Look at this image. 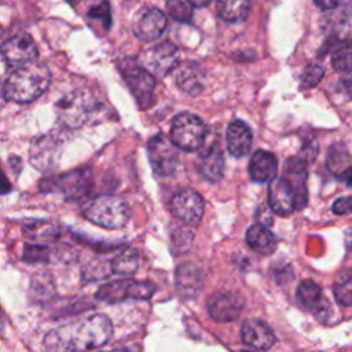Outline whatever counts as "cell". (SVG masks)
<instances>
[{
    "instance_id": "1",
    "label": "cell",
    "mask_w": 352,
    "mask_h": 352,
    "mask_svg": "<svg viewBox=\"0 0 352 352\" xmlns=\"http://www.w3.org/2000/svg\"><path fill=\"white\" fill-rule=\"evenodd\" d=\"M111 334V320L103 314H92L50 330L43 344L45 352H84L104 345Z\"/></svg>"
},
{
    "instance_id": "2",
    "label": "cell",
    "mask_w": 352,
    "mask_h": 352,
    "mask_svg": "<svg viewBox=\"0 0 352 352\" xmlns=\"http://www.w3.org/2000/svg\"><path fill=\"white\" fill-rule=\"evenodd\" d=\"M51 81V72L45 63L30 62L16 67L3 85V96L10 102L28 103L41 96Z\"/></svg>"
},
{
    "instance_id": "3",
    "label": "cell",
    "mask_w": 352,
    "mask_h": 352,
    "mask_svg": "<svg viewBox=\"0 0 352 352\" xmlns=\"http://www.w3.org/2000/svg\"><path fill=\"white\" fill-rule=\"evenodd\" d=\"M84 216L104 228H122L129 220V206L117 195H99L84 208Z\"/></svg>"
},
{
    "instance_id": "4",
    "label": "cell",
    "mask_w": 352,
    "mask_h": 352,
    "mask_svg": "<svg viewBox=\"0 0 352 352\" xmlns=\"http://www.w3.org/2000/svg\"><path fill=\"white\" fill-rule=\"evenodd\" d=\"M206 138V126L204 121L190 111L179 113L170 125L169 139L183 151H195L202 147Z\"/></svg>"
},
{
    "instance_id": "5",
    "label": "cell",
    "mask_w": 352,
    "mask_h": 352,
    "mask_svg": "<svg viewBox=\"0 0 352 352\" xmlns=\"http://www.w3.org/2000/svg\"><path fill=\"white\" fill-rule=\"evenodd\" d=\"M155 293V285L148 280L117 279L100 286L95 297L107 304H116L125 300H148Z\"/></svg>"
},
{
    "instance_id": "6",
    "label": "cell",
    "mask_w": 352,
    "mask_h": 352,
    "mask_svg": "<svg viewBox=\"0 0 352 352\" xmlns=\"http://www.w3.org/2000/svg\"><path fill=\"white\" fill-rule=\"evenodd\" d=\"M147 153L151 168L157 176L168 177L175 173L179 164L177 147L166 135H154L147 143Z\"/></svg>"
},
{
    "instance_id": "7",
    "label": "cell",
    "mask_w": 352,
    "mask_h": 352,
    "mask_svg": "<svg viewBox=\"0 0 352 352\" xmlns=\"http://www.w3.org/2000/svg\"><path fill=\"white\" fill-rule=\"evenodd\" d=\"M58 114L69 128L81 126L94 113L95 102L85 91H74L58 102Z\"/></svg>"
},
{
    "instance_id": "8",
    "label": "cell",
    "mask_w": 352,
    "mask_h": 352,
    "mask_svg": "<svg viewBox=\"0 0 352 352\" xmlns=\"http://www.w3.org/2000/svg\"><path fill=\"white\" fill-rule=\"evenodd\" d=\"M38 187L44 192H63L67 198L84 195L91 188V169H77L56 177L44 179Z\"/></svg>"
},
{
    "instance_id": "9",
    "label": "cell",
    "mask_w": 352,
    "mask_h": 352,
    "mask_svg": "<svg viewBox=\"0 0 352 352\" xmlns=\"http://www.w3.org/2000/svg\"><path fill=\"white\" fill-rule=\"evenodd\" d=\"M204 199L192 188H183L177 191L169 204L170 213L182 223L195 227L201 223L204 216Z\"/></svg>"
},
{
    "instance_id": "10",
    "label": "cell",
    "mask_w": 352,
    "mask_h": 352,
    "mask_svg": "<svg viewBox=\"0 0 352 352\" xmlns=\"http://www.w3.org/2000/svg\"><path fill=\"white\" fill-rule=\"evenodd\" d=\"M143 66L150 74L157 77L168 76L179 63L177 47L172 43H162L146 50L140 58Z\"/></svg>"
},
{
    "instance_id": "11",
    "label": "cell",
    "mask_w": 352,
    "mask_h": 352,
    "mask_svg": "<svg viewBox=\"0 0 352 352\" xmlns=\"http://www.w3.org/2000/svg\"><path fill=\"white\" fill-rule=\"evenodd\" d=\"M121 73L124 81L126 82L131 94L136 99V103L140 109H146L150 106L155 80L153 74H150L143 66L140 65H126L121 67Z\"/></svg>"
},
{
    "instance_id": "12",
    "label": "cell",
    "mask_w": 352,
    "mask_h": 352,
    "mask_svg": "<svg viewBox=\"0 0 352 352\" xmlns=\"http://www.w3.org/2000/svg\"><path fill=\"white\" fill-rule=\"evenodd\" d=\"M0 55L7 65L19 67L34 62L37 59L38 50L29 34L19 33L10 37L0 45Z\"/></svg>"
},
{
    "instance_id": "13",
    "label": "cell",
    "mask_w": 352,
    "mask_h": 352,
    "mask_svg": "<svg viewBox=\"0 0 352 352\" xmlns=\"http://www.w3.org/2000/svg\"><path fill=\"white\" fill-rule=\"evenodd\" d=\"M165 28L166 16L161 10L155 7H146L138 11L132 22L135 36L144 43L157 40L162 34Z\"/></svg>"
},
{
    "instance_id": "14",
    "label": "cell",
    "mask_w": 352,
    "mask_h": 352,
    "mask_svg": "<svg viewBox=\"0 0 352 352\" xmlns=\"http://www.w3.org/2000/svg\"><path fill=\"white\" fill-rule=\"evenodd\" d=\"M209 316L220 323L235 320L243 309V298L234 292L213 293L206 302Z\"/></svg>"
},
{
    "instance_id": "15",
    "label": "cell",
    "mask_w": 352,
    "mask_h": 352,
    "mask_svg": "<svg viewBox=\"0 0 352 352\" xmlns=\"http://www.w3.org/2000/svg\"><path fill=\"white\" fill-rule=\"evenodd\" d=\"M268 205L278 216H289L297 209L296 194L283 177H275L268 187Z\"/></svg>"
},
{
    "instance_id": "16",
    "label": "cell",
    "mask_w": 352,
    "mask_h": 352,
    "mask_svg": "<svg viewBox=\"0 0 352 352\" xmlns=\"http://www.w3.org/2000/svg\"><path fill=\"white\" fill-rule=\"evenodd\" d=\"M296 297L302 307L312 311L320 320H323L330 312V305L323 297L320 286L311 279H305L298 285Z\"/></svg>"
},
{
    "instance_id": "17",
    "label": "cell",
    "mask_w": 352,
    "mask_h": 352,
    "mask_svg": "<svg viewBox=\"0 0 352 352\" xmlns=\"http://www.w3.org/2000/svg\"><path fill=\"white\" fill-rule=\"evenodd\" d=\"M242 341L256 349H268L275 342V334L272 329L260 319H246L241 329Z\"/></svg>"
},
{
    "instance_id": "18",
    "label": "cell",
    "mask_w": 352,
    "mask_h": 352,
    "mask_svg": "<svg viewBox=\"0 0 352 352\" xmlns=\"http://www.w3.org/2000/svg\"><path fill=\"white\" fill-rule=\"evenodd\" d=\"M307 166L305 162L297 157L289 158L285 170H283V179L289 182L292 186L296 199H297V209H302L307 205L308 191H307Z\"/></svg>"
},
{
    "instance_id": "19",
    "label": "cell",
    "mask_w": 352,
    "mask_h": 352,
    "mask_svg": "<svg viewBox=\"0 0 352 352\" xmlns=\"http://www.w3.org/2000/svg\"><path fill=\"white\" fill-rule=\"evenodd\" d=\"M60 142L54 135H45L38 138L30 148V160L38 169H50L55 166L59 155Z\"/></svg>"
},
{
    "instance_id": "20",
    "label": "cell",
    "mask_w": 352,
    "mask_h": 352,
    "mask_svg": "<svg viewBox=\"0 0 352 352\" xmlns=\"http://www.w3.org/2000/svg\"><path fill=\"white\" fill-rule=\"evenodd\" d=\"M175 285L180 297L194 298L202 287V272L199 267L192 263H186L177 267Z\"/></svg>"
},
{
    "instance_id": "21",
    "label": "cell",
    "mask_w": 352,
    "mask_h": 352,
    "mask_svg": "<svg viewBox=\"0 0 352 352\" xmlns=\"http://www.w3.org/2000/svg\"><path fill=\"white\" fill-rule=\"evenodd\" d=\"M326 165L329 170L340 180L351 184L352 182V158L346 146L341 142H336L329 147Z\"/></svg>"
},
{
    "instance_id": "22",
    "label": "cell",
    "mask_w": 352,
    "mask_h": 352,
    "mask_svg": "<svg viewBox=\"0 0 352 352\" xmlns=\"http://www.w3.org/2000/svg\"><path fill=\"white\" fill-rule=\"evenodd\" d=\"M252 140H253L252 131L248 126V124H245L243 121L235 120L228 125L227 133H226V142H227V150L232 157L241 158L249 154L252 147Z\"/></svg>"
},
{
    "instance_id": "23",
    "label": "cell",
    "mask_w": 352,
    "mask_h": 352,
    "mask_svg": "<svg viewBox=\"0 0 352 352\" xmlns=\"http://www.w3.org/2000/svg\"><path fill=\"white\" fill-rule=\"evenodd\" d=\"M198 170L209 182L214 183L223 177L224 173V157L217 143L206 147L198 158Z\"/></svg>"
},
{
    "instance_id": "24",
    "label": "cell",
    "mask_w": 352,
    "mask_h": 352,
    "mask_svg": "<svg viewBox=\"0 0 352 352\" xmlns=\"http://www.w3.org/2000/svg\"><path fill=\"white\" fill-rule=\"evenodd\" d=\"M176 84L177 87L188 95H198L204 89L205 74L202 67L195 62H184L176 70Z\"/></svg>"
},
{
    "instance_id": "25",
    "label": "cell",
    "mask_w": 352,
    "mask_h": 352,
    "mask_svg": "<svg viewBox=\"0 0 352 352\" xmlns=\"http://www.w3.org/2000/svg\"><path fill=\"white\" fill-rule=\"evenodd\" d=\"M276 158L270 151L257 150L249 162V175L252 180L264 183L272 182L276 176Z\"/></svg>"
},
{
    "instance_id": "26",
    "label": "cell",
    "mask_w": 352,
    "mask_h": 352,
    "mask_svg": "<svg viewBox=\"0 0 352 352\" xmlns=\"http://www.w3.org/2000/svg\"><path fill=\"white\" fill-rule=\"evenodd\" d=\"M248 245L260 254L270 256L276 249V239L274 234L263 224H253L246 231Z\"/></svg>"
},
{
    "instance_id": "27",
    "label": "cell",
    "mask_w": 352,
    "mask_h": 352,
    "mask_svg": "<svg viewBox=\"0 0 352 352\" xmlns=\"http://www.w3.org/2000/svg\"><path fill=\"white\" fill-rule=\"evenodd\" d=\"M60 226L50 220H34L22 227L23 235L33 241H55L60 236Z\"/></svg>"
},
{
    "instance_id": "28",
    "label": "cell",
    "mask_w": 352,
    "mask_h": 352,
    "mask_svg": "<svg viewBox=\"0 0 352 352\" xmlns=\"http://www.w3.org/2000/svg\"><path fill=\"white\" fill-rule=\"evenodd\" d=\"M333 293L336 301L341 307H351L352 305V270L346 268L338 272L334 279Z\"/></svg>"
},
{
    "instance_id": "29",
    "label": "cell",
    "mask_w": 352,
    "mask_h": 352,
    "mask_svg": "<svg viewBox=\"0 0 352 352\" xmlns=\"http://www.w3.org/2000/svg\"><path fill=\"white\" fill-rule=\"evenodd\" d=\"M250 3L245 0H230V1H219L217 11L219 15L231 23L243 21L249 14Z\"/></svg>"
},
{
    "instance_id": "30",
    "label": "cell",
    "mask_w": 352,
    "mask_h": 352,
    "mask_svg": "<svg viewBox=\"0 0 352 352\" xmlns=\"http://www.w3.org/2000/svg\"><path fill=\"white\" fill-rule=\"evenodd\" d=\"M111 270L116 274L131 275L136 272L139 267V252L135 248H128L124 252L118 253L111 260Z\"/></svg>"
},
{
    "instance_id": "31",
    "label": "cell",
    "mask_w": 352,
    "mask_h": 352,
    "mask_svg": "<svg viewBox=\"0 0 352 352\" xmlns=\"http://www.w3.org/2000/svg\"><path fill=\"white\" fill-rule=\"evenodd\" d=\"M113 274L111 270V261L110 260H102V258H95L89 261L84 270L81 271V278L85 282H95L104 279Z\"/></svg>"
},
{
    "instance_id": "32",
    "label": "cell",
    "mask_w": 352,
    "mask_h": 352,
    "mask_svg": "<svg viewBox=\"0 0 352 352\" xmlns=\"http://www.w3.org/2000/svg\"><path fill=\"white\" fill-rule=\"evenodd\" d=\"M333 67L340 73L352 72V41L341 43L331 56Z\"/></svg>"
},
{
    "instance_id": "33",
    "label": "cell",
    "mask_w": 352,
    "mask_h": 352,
    "mask_svg": "<svg viewBox=\"0 0 352 352\" xmlns=\"http://www.w3.org/2000/svg\"><path fill=\"white\" fill-rule=\"evenodd\" d=\"M192 239H194V232L190 228L176 227L170 232V250L173 252V254L186 253L191 248Z\"/></svg>"
},
{
    "instance_id": "34",
    "label": "cell",
    "mask_w": 352,
    "mask_h": 352,
    "mask_svg": "<svg viewBox=\"0 0 352 352\" xmlns=\"http://www.w3.org/2000/svg\"><path fill=\"white\" fill-rule=\"evenodd\" d=\"M192 4L186 0H170L166 3V11L170 18L188 23L192 19Z\"/></svg>"
},
{
    "instance_id": "35",
    "label": "cell",
    "mask_w": 352,
    "mask_h": 352,
    "mask_svg": "<svg viewBox=\"0 0 352 352\" xmlns=\"http://www.w3.org/2000/svg\"><path fill=\"white\" fill-rule=\"evenodd\" d=\"M51 249L44 243H26L23 248V260L28 263H48Z\"/></svg>"
},
{
    "instance_id": "36",
    "label": "cell",
    "mask_w": 352,
    "mask_h": 352,
    "mask_svg": "<svg viewBox=\"0 0 352 352\" xmlns=\"http://www.w3.org/2000/svg\"><path fill=\"white\" fill-rule=\"evenodd\" d=\"M324 74V69L319 63H309L305 66L301 74V88H314L319 84Z\"/></svg>"
},
{
    "instance_id": "37",
    "label": "cell",
    "mask_w": 352,
    "mask_h": 352,
    "mask_svg": "<svg viewBox=\"0 0 352 352\" xmlns=\"http://www.w3.org/2000/svg\"><path fill=\"white\" fill-rule=\"evenodd\" d=\"M32 293L38 298H47L54 293V285L51 278L44 275H37L32 279Z\"/></svg>"
},
{
    "instance_id": "38",
    "label": "cell",
    "mask_w": 352,
    "mask_h": 352,
    "mask_svg": "<svg viewBox=\"0 0 352 352\" xmlns=\"http://www.w3.org/2000/svg\"><path fill=\"white\" fill-rule=\"evenodd\" d=\"M88 16L94 21L99 19L102 22V25L109 29L110 25H111V15H110V6L109 3L103 1V3H99L96 6H94L92 8H89L88 11Z\"/></svg>"
},
{
    "instance_id": "39",
    "label": "cell",
    "mask_w": 352,
    "mask_h": 352,
    "mask_svg": "<svg viewBox=\"0 0 352 352\" xmlns=\"http://www.w3.org/2000/svg\"><path fill=\"white\" fill-rule=\"evenodd\" d=\"M333 212L337 214H346L352 212V197H342L334 201Z\"/></svg>"
},
{
    "instance_id": "40",
    "label": "cell",
    "mask_w": 352,
    "mask_h": 352,
    "mask_svg": "<svg viewBox=\"0 0 352 352\" xmlns=\"http://www.w3.org/2000/svg\"><path fill=\"white\" fill-rule=\"evenodd\" d=\"M341 87H342V91H344L349 98H352V72L348 73V76L341 81Z\"/></svg>"
},
{
    "instance_id": "41",
    "label": "cell",
    "mask_w": 352,
    "mask_h": 352,
    "mask_svg": "<svg viewBox=\"0 0 352 352\" xmlns=\"http://www.w3.org/2000/svg\"><path fill=\"white\" fill-rule=\"evenodd\" d=\"M11 191V183L0 169V194H7Z\"/></svg>"
},
{
    "instance_id": "42",
    "label": "cell",
    "mask_w": 352,
    "mask_h": 352,
    "mask_svg": "<svg viewBox=\"0 0 352 352\" xmlns=\"http://www.w3.org/2000/svg\"><path fill=\"white\" fill-rule=\"evenodd\" d=\"M314 4L323 11H327V10H331L337 6H340V3H337V1H314Z\"/></svg>"
},
{
    "instance_id": "43",
    "label": "cell",
    "mask_w": 352,
    "mask_h": 352,
    "mask_svg": "<svg viewBox=\"0 0 352 352\" xmlns=\"http://www.w3.org/2000/svg\"><path fill=\"white\" fill-rule=\"evenodd\" d=\"M107 352H140V349L138 346H135V345H129V346L124 345V346H118V348L107 351Z\"/></svg>"
},
{
    "instance_id": "44",
    "label": "cell",
    "mask_w": 352,
    "mask_h": 352,
    "mask_svg": "<svg viewBox=\"0 0 352 352\" xmlns=\"http://www.w3.org/2000/svg\"><path fill=\"white\" fill-rule=\"evenodd\" d=\"M191 4H192V7H205V6L209 4V1H195V0H192Z\"/></svg>"
},
{
    "instance_id": "45",
    "label": "cell",
    "mask_w": 352,
    "mask_h": 352,
    "mask_svg": "<svg viewBox=\"0 0 352 352\" xmlns=\"http://www.w3.org/2000/svg\"><path fill=\"white\" fill-rule=\"evenodd\" d=\"M4 331V318L1 315V311H0V334H3Z\"/></svg>"
}]
</instances>
